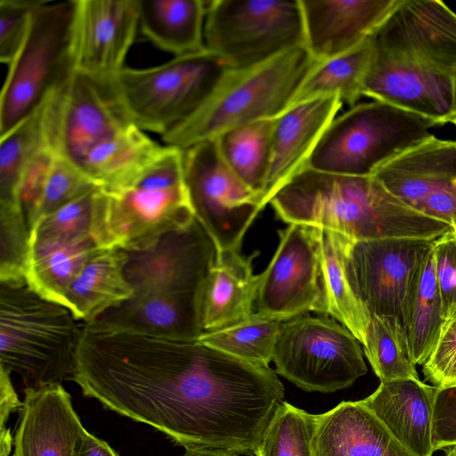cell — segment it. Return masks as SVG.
I'll return each mask as SVG.
<instances>
[{
    "instance_id": "cell-1",
    "label": "cell",
    "mask_w": 456,
    "mask_h": 456,
    "mask_svg": "<svg viewBox=\"0 0 456 456\" xmlns=\"http://www.w3.org/2000/svg\"><path fill=\"white\" fill-rule=\"evenodd\" d=\"M133 296L94 322L147 334L197 340L205 331L203 289L217 248L200 223L175 230L152 246L127 252Z\"/></svg>"
},
{
    "instance_id": "cell-2",
    "label": "cell",
    "mask_w": 456,
    "mask_h": 456,
    "mask_svg": "<svg viewBox=\"0 0 456 456\" xmlns=\"http://www.w3.org/2000/svg\"><path fill=\"white\" fill-rule=\"evenodd\" d=\"M285 223L338 232L351 240H436L453 231L390 193L375 177L329 174L304 167L271 199Z\"/></svg>"
},
{
    "instance_id": "cell-3",
    "label": "cell",
    "mask_w": 456,
    "mask_h": 456,
    "mask_svg": "<svg viewBox=\"0 0 456 456\" xmlns=\"http://www.w3.org/2000/svg\"><path fill=\"white\" fill-rule=\"evenodd\" d=\"M317 63L299 46L249 67L228 69L198 111L161 139L184 150L240 126L278 118Z\"/></svg>"
},
{
    "instance_id": "cell-4",
    "label": "cell",
    "mask_w": 456,
    "mask_h": 456,
    "mask_svg": "<svg viewBox=\"0 0 456 456\" xmlns=\"http://www.w3.org/2000/svg\"><path fill=\"white\" fill-rule=\"evenodd\" d=\"M65 306L21 281H0V367L25 388L61 384L71 377L81 328Z\"/></svg>"
},
{
    "instance_id": "cell-5",
    "label": "cell",
    "mask_w": 456,
    "mask_h": 456,
    "mask_svg": "<svg viewBox=\"0 0 456 456\" xmlns=\"http://www.w3.org/2000/svg\"><path fill=\"white\" fill-rule=\"evenodd\" d=\"M183 153L174 146L123 191H94L90 234L96 247L141 251L196 218L184 181Z\"/></svg>"
},
{
    "instance_id": "cell-6",
    "label": "cell",
    "mask_w": 456,
    "mask_h": 456,
    "mask_svg": "<svg viewBox=\"0 0 456 456\" xmlns=\"http://www.w3.org/2000/svg\"><path fill=\"white\" fill-rule=\"evenodd\" d=\"M371 41L379 68L454 101L456 13L444 2L400 0Z\"/></svg>"
},
{
    "instance_id": "cell-7",
    "label": "cell",
    "mask_w": 456,
    "mask_h": 456,
    "mask_svg": "<svg viewBox=\"0 0 456 456\" xmlns=\"http://www.w3.org/2000/svg\"><path fill=\"white\" fill-rule=\"evenodd\" d=\"M435 126L430 118L379 101L357 104L332 120L305 167L371 176L380 166L428 138Z\"/></svg>"
},
{
    "instance_id": "cell-8",
    "label": "cell",
    "mask_w": 456,
    "mask_h": 456,
    "mask_svg": "<svg viewBox=\"0 0 456 456\" xmlns=\"http://www.w3.org/2000/svg\"><path fill=\"white\" fill-rule=\"evenodd\" d=\"M75 9L76 0L44 1L35 11L1 90L0 136L33 113L76 70Z\"/></svg>"
},
{
    "instance_id": "cell-9",
    "label": "cell",
    "mask_w": 456,
    "mask_h": 456,
    "mask_svg": "<svg viewBox=\"0 0 456 456\" xmlns=\"http://www.w3.org/2000/svg\"><path fill=\"white\" fill-rule=\"evenodd\" d=\"M228 69L204 49L150 68L125 67L114 81L132 123L163 136L198 111Z\"/></svg>"
},
{
    "instance_id": "cell-10",
    "label": "cell",
    "mask_w": 456,
    "mask_h": 456,
    "mask_svg": "<svg viewBox=\"0 0 456 456\" xmlns=\"http://www.w3.org/2000/svg\"><path fill=\"white\" fill-rule=\"evenodd\" d=\"M204 44L229 69L305 46L299 0L207 1Z\"/></svg>"
},
{
    "instance_id": "cell-11",
    "label": "cell",
    "mask_w": 456,
    "mask_h": 456,
    "mask_svg": "<svg viewBox=\"0 0 456 456\" xmlns=\"http://www.w3.org/2000/svg\"><path fill=\"white\" fill-rule=\"evenodd\" d=\"M273 362L277 374L307 392L341 390L367 372L359 340L327 317L282 322Z\"/></svg>"
},
{
    "instance_id": "cell-12",
    "label": "cell",
    "mask_w": 456,
    "mask_h": 456,
    "mask_svg": "<svg viewBox=\"0 0 456 456\" xmlns=\"http://www.w3.org/2000/svg\"><path fill=\"white\" fill-rule=\"evenodd\" d=\"M44 137L55 154L80 165L97 145L133 124L114 77L75 70L44 102Z\"/></svg>"
},
{
    "instance_id": "cell-13",
    "label": "cell",
    "mask_w": 456,
    "mask_h": 456,
    "mask_svg": "<svg viewBox=\"0 0 456 456\" xmlns=\"http://www.w3.org/2000/svg\"><path fill=\"white\" fill-rule=\"evenodd\" d=\"M184 181L196 219L217 250H240L242 240L265 208L224 159L216 140L183 150Z\"/></svg>"
},
{
    "instance_id": "cell-14",
    "label": "cell",
    "mask_w": 456,
    "mask_h": 456,
    "mask_svg": "<svg viewBox=\"0 0 456 456\" xmlns=\"http://www.w3.org/2000/svg\"><path fill=\"white\" fill-rule=\"evenodd\" d=\"M260 273L257 314L286 322L307 312L325 313L320 228L289 224Z\"/></svg>"
},
{
    "instance_id": "cell-15",
    "label": "cell",
    "mask_w": 456,
    "mask_h": 456,
    "mask_svg": "<svg viewBox=\"0 0 456 456\" xmlns=\"http://www.w3.org/2000/svg\"><path fill=\"white\" fill-rule=\"evenodd\" d=\"M436 240H349L346 275L370 314L395 316L402 322L416 275Z\"/></svg>"
},
{
    "instance_id": "cell-16",
    "label": "cell",
    "mask_w": 456,
    "mask_h": 456,
    "mask_svg": "<svg viewBox=\"0 0 456 456\" xmlns=\"http://www.w3.org/2000/svg\"><path fill=\"white\" fill-rule=\"evenodd\" d=\"M139 28L138 0H76V70L114 77L125 66Z\"/></svg>"
},
{
    "instance_id": "cell-17",
    "label": "cell",
    "mask_w": 456,
    "mask_h": 456,
    "mask_svg": "<svg viewBox=\"0 0 456 456\" xmlns=\"http://www.w3.org/2000/svg\"><path fill=\"white\" fill-rule=\"evenodd\" d=\"M372 176L403 203L428 216L456 194V141L431 134L380 166Z\"/></svg>"
},
{
    "instance_id": "cell-18",
    "label": "cell",
    "mask_w": 456,
    "mask_h": 456,
    "mask_svg": "<svg viewBox=\"0 0 456 456\" xmlns=\"http://www.w3.org/2000/svg\"><path fill=\"white\" fill-rule=\"evenodd\" d=\"M400 0H299L305 47L322 62L368 40Z\"/></svg>"
},
{
    "instance_id": "cell-19",
    "label": "cell",
    "mask_w": 456,
    "mask_h": 456,
    "mask_svg": "<svg viewBox=\"0 0 456 456\" xmlns=\"http://www.w3.org/2000/svg\"><path fill=\"white\" fill-rule=\"evenodd\" d=\"M13 456H74L86 431L61 384L24 389Z\"/></svg>"
},
{
    "instance_id": "cell-20",
    "label": "cell",
    "mask_w": 456,
    "mask_h": 456,
    "mask_svg": "<svg viewBox=\"0 0 456 456\" xmlns=\"http://www.w3.org/2000/svg\"><path fill=\"white\" fill-rule=\"evenodd\" d=\"M343 102L336 95L295 105L276 119L264 190L265 206L301 169Z\"/></svg>"
},
{
    "instance_id": "cell-21",
    "label": "cell",
    "mask_w": 456,
    "mask_h": 456,
    "mask_svg": "<svg viewBox=\"0 0 456 456\" xmlns=\"http://www.w3.org/2000/svg\"><path fill=\"white\" fill-rule=\"evenodd\" d=\"M437 387L420 379L381 381L360 402L414 456H432L433 413Z\"/></svg>"
},
{
    "instance_id": "cell-22",
    "label": "cell",
    "mask_w": 456,
    "mask_h": 456,
    "mask_svg": "<svg viewBox=\"0 0 456 456\" xmlns=\"http://www.w3.org/2000/svg\"><path fill=\"white\" fill-rule=\"evenodd\" d=\"M313 456H414L360 401L316 414Z\"/></svg>"
},
{
    "instance_id": "cell-23",
    "label": "cell",
    "mask_w": 456,
    "mask_h": 456,
    "mask_svg": "<svg viewBox=\"0 0 456 456\" xmlns=\"http://www.w3.org/2000/svg\"><path fill=\"white\" fill-rule=\"evenodd\" d=\"M173 147L131 124L94 148L80 166L99 190L115 193L132 186Z\"/></svg>"
},
{
    "instance_id": "cell-24",
    "label": "cell",
    "mask_w": 456,
    "mask_h": 456,
    "mask_svg": "<svg viewBox=\"0 0 456 456\" xmlns=\"http://www.w3.org/2000/svg\"><path fill=\"white\" fill-rule=\"evenodd\" d=\"M257 252L243 256L240 250L222 251L206 280L201 305L204 331L221 329L250 317L260 284L252 261Z\"/></svg>"
},
{
    "instance_id": "cell-25",
    "label": "cell",
    "mask_w": 456,
    "mask_h": 456,
    "mask_svg": "<svg viewBox=\"0 0 456 456\" xmlns=\"http://www.w3.org/2000/svg\"><path fill=\"white\" fill-rule=\"evenodd\" d=\"M127 252L98 248L88 257L65 296L64 306L77 321L92 322L133 296L125 267Z\"/></svg>"
},
{
    "instance_id": "cell-26",
    "label": "cell",
    "mask_w": 456,
    "mask_h": 456,
    "mask_svg": "<svg viewBox=\"0 0 456 456\" xmlns=\"http://www.w3.org/2000/svg\"><path fill=\"white\" fill-rule=\"evenodd\" d=\"M96 248L91 236L64 239L29 235L25 281L42 297L64 306L69 288Z\"/></svg>"
},
{
    "instance_id": "cell-27",
    "label": "cell",
    "mask_w": 456,
    "mask_h": 456,
    "mask_svg": "<svg viewBox=\"0 0 456 456\" xmlns=\"http://www.w3.org/2000/svg\"><path fill=\"white\" fill-rule=\"evenodd\" d=\"M139 28L155 46L175 56L202 51L207 1L138 0Z\"/></svg>"
},
{
    "instance_id": "cell-28",
    "label": "cell",
    "mask_w": 456,
    "mask_h": 456,
    "mask_svg": "<svg viewBox=\"0 0 456 456\" xmlns=\"http://www.w3.org/2000/svg\"><path fill=\"white\" fill-rule=\"evenodd\" d=\"M402 323L409 359L414 365H422L433 352L446 325L433 249L416 275L404 306Z\"/></svg>"
},
{
    "instance_id": "cell-29",
    "label": "cell",
    "mask_w": 456,
    "mask_h": 456,
    "mask_svg": "<svg viewBox=\"0 0 456 456\" xmlns=\"http://www.w3.org/2000/svg\"><path fill=\"white\" fill-rule=\"evenodd\" d=\"M350 239L320 228L325 313L337 319L363 345L370 314L355 296L346 272Z\"/></svg>"
},
{
    "instance_id": "cell-30",
    "label": "cell",
    "mask_w": 456,
    "mask_h": 456,
    "mask_svg": "<svg viewBox=\"0 0 456 456\" xmlns=\"http://www.w3.org/2000/svg\"><path fill=\"white\" fill-rule=\"evenodd\" d=\"M372 56L370 37L345 54L318 62L299 86L287 110L306 101L332 95L338 96L351 108L355 106L363 95V81Z\"/></svg>"
},
{
    "instance_id": "cell-31",
    "label": "cell",
    "mask_w": 456,
    "mask_h": 456,
    "mask_svg": "<svg viewBox=\"0 0 456 456\" xmlns=\"http://www.w3.org/2000/svg\"><path fill=\"white\" fill-rule=\"evenodd\" d=\"M276 119L256 120L215 139L228 166L245 184L262 196L263 202Z\"/></svg>"
},
{
    "instance_id": "cell-32",
    "label": "cell",
    "mask_w": 456,
    "mask_h": 456,
    "mask_svg": "<svg viewBox=\"0 0 456 456\" xmlns=\"http://www.w3.org/2000/svg\"><path fill=\"white\" fill-rule=\"evenodd\" d=\"M43 104L0 136V212L24 214L19 189L29 160L44 142Z\"/></svg>"
},
{
    "instance_id": "cell-33",
    "label": "cell",
    "mask_w": 456,
    "mask_h": 456,
    "mask_svg": "<svg viewBox=\"0 0 456 456\" xmlns=\"http://www.w3.org/2000/svg\"><path fill=\"white\" fill-rule=\"evenodd\" d=\"M281 323L254 313L237 323L205 331L197 341L245 362L269 366Z\"/></svg>"
},
{
    "instance_id": "cell-34",
    "label": "cell",
    "mask_w": 456,
    "mask_h": 456,
    "mask_svg": "<svg viewBox=\"0 0 456 456\" xmlns=\"http://www.w3.org/2000/svg\"><path fill=\"white\" fill-rule=\"evenodd\" d=\"M362 346L380 382L420 379L415 365L409 359L403 323L398 318L370 314L366 340Z\"/></svg>"
},
{
    "instance_id": "cell-35",
    "label": "cell",
    "mask_w": 456,
    "mask_h": 456,
    "mask_svg": "<svg viewBox=\"0 0 456 456\" xmlns=\"http://www.w3.org/2000/svg\"><path fill=\"white\" fill-rule=\"evenodd\" d=\"M315 425L316 414L283 402L263 436L257 456H313Z\"/></svg>"
},
{
    "instance_id": "cell-36",
    "label": "cell",
    "mask_w": 456,
    "mask_h": 456,
    "mask_svg": "<svg viewBox=\"0 0 456 456\" xmlns=\"http://www.w3.org/2000/svg\"><path fill=\"white\" fill-rule=\"evenodd\" d=\"M94 190L98 188L80 165L54 154L34 225L59 207Z\"/></svg>"
},
{
    "instance_id": "cell-37",
    "label": "cell",
    "mask_w": 456,
    "mask_h": 456,
    "mask_svg": "<svg viewBox=\"0 0 456 456\" xmlns=\"http://www.w3.org/2000/svg\"><path fill=\"white\" fill-rule=\"evenodd\" d=\"M95 191L85 193L42 217L29 235L64 239L91 236Z\"/></svg>"
},
{
    "instance_id": "cell-38",
    "label": "cell",
    "mask_w": 456,
    "mask_h": 456,
    "mask_svg": "<svg viewBox=\"0 0 456 456\" xmlns=\"http://www.w3.org/2000/svg\"><path fill=\"white\" fill-rule=\"evenodd\" d=\"M44 0L0 1V61L10 64L28 35L35 11Z\"/></svg>"
},
{
    "instance_id": "cell-39",
    "label": "cell",
    "mask_w": 456,
    "mask_h": 456,
    "mask_svg": "<svg viewBox=\"0 0 456 456\" xmlns=\"http://www.w3.org/2000/svg\"><path fill=\"white\" fill-rule=\"evenodd\" d=\"M54 154L44 137V142L29 160L21 178L19 198L29 231L36 222Z\"/></svg>"
},
{
    "instance_id": "cell-40",
    "label": "cell",
    "mask_w": 456,
    "mask_h": 456,
    "mask_svg": "<svg viewBox=\"0 0 456 456\" xmlns=\"http://www.w3.org/2000/svg\"><path fill=\"white\" fill-rule=\"evenodd\" d=\"M436 274L445 323L456 320V232L437 238L434 243ZM446 326V325H445Z\"/></svg>"
},
{
    "instance_id": "cell-41",
    "label": "cell",
    "mask_w": 456,
    "mask_h": 456,
    "mask_svg": "<svg viewBox=\"0 0 456 456\" xmlns=\"http://www.w3.org/2000/svg\"><path fill=\"white\" fill-rule=\"evenodd\" d=\"M424 378L439 389L456 387V320L449 322L427 361Z\"/></svg>"
},
{
    "instance_id": "cell-42",
    "label": "cell",
    "mask_w": 456,
    "mask_h": 456,
    "mask_svg": "<svg viewBox=\"0 0 456 456\" xmlns=\"http://www.w3.org/2000/svg\"><path fill=\"white\" fill-rule=\"evenodd\" d=\"M435 451L456 444V387L437 389L433 413Z\"/></svg>"
},
{
    "instance_id": "cell-43",
    "label": "cell",
    "mask_w": 456,
    "mask_h": 456,
    "mask_svg": "<svg viewBox=\"0 0 456 456\" xmlns=\"http://www.w3.org/2000/svg\"><path fill=\"white\" fill-rule=\"evenodd\" d=\"M10 374L0 367V456H8L13 444L11 431L5 426L9 416L12 412L21 410L23 406L14 390Z\"/></svg>"
},
{
    "instance_id": "cell-44",
    "label": "cell",
    "mask_w": 456,
    "mask_h": 456,
    "mask_svg": "<svg viewBox=\"0 0 456 456\" xmlns=\"http://www.w3.org/2000/svg\"><path fill=\"white\" fill-rule=\"evenodd\" d=\"M74 456H119L106 442L86 431L78 441Z\"/></svg>"
},
{
    "instance_id": "cell-45",
    "label": "cell",
    "mask_w": 456,
    "mask_h": 456,
    "mask_svg": "<svg viewBox=\"0 0 456 456\" xmlns=\"http://www.w3.org/2000/svg\"><path fill=\"white\" fill-rule=\"evenodd\" d=\"M183 456H239L228 451L207 448V447H187Z\"/></svg>"
},
{
    "instance_id": "cell-46",
    "label": "cell",
    "mask_w": 456,
    "mask_h": 456,
    "mask_svg": "<svg viewBox=\"0 0 456 456\" xmlns=\"http://www.w3.org/2000/svg\"><path fill=\"white\" fill-rule=\"evenodd\" d=\"M442 451L444 452V456H456V444L444 448Z\"/></svg>"
},
{
    "instance_id": "cell-47",
    "label": "cell",
    "mask_w": 456,
    "mask_h": 456,
    "mask_svg": "<svg viewBox=\"0 0 456 456\" xmlns=\"http://www.w3.org/2000/svg\"><path fill=\"white\" fill-rule=\"evenodd\" d=\"M452 89H453V95H454V101H455V105H456V70L452 76Z\"/></svg>"
},
{
    "instance_id": "cell-48",
    "label": "cell",
    "mask_w": 456,
    "mask_h": 456,
    "mask_svg": "<svg viewBox=\"0 0 456 456\" xmlns=\"http://www.w3.org/2000/svg\"><path fill=\"white\" fill-rule=\"evenodd\" d=\"M449 122L456 126V114L450 119Z\"/></svg>"
},
{
    "instance_id": "cell-49",
    "label": "cell",
    "mask_w": 456,
    "mask_h": 456,
    "mask_svg": "<svg viewBox=\"0 0 456 456\" xmlns=\"http://www.w3.org/2000/svg\"><path fill=\"white\" fill-rule=\"evenodd\" d=\"M455 232H456V230H455Z\"/></svg>"
}]
</instances>
